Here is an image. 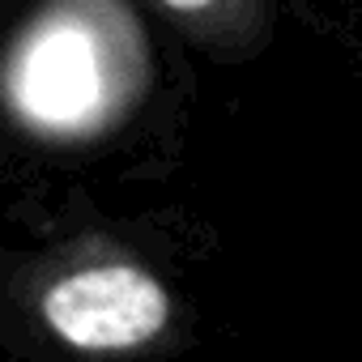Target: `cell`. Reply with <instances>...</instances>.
<instances>
[{
  "mask_svg": "<svg viewBox=\"0 0 362 362\" xmlns=\"http://www.w3.org/2000/svg\"><path fill=\"white\" fill-rule=\"evenodd\" d=\"M43 320L73 349L119 354L153 341L166 328L170 294L136 264H94L47 290Z\"/></svg>",
  "mask_w": 362,
  "mask_h": 362,
  "instance_id": "6da1fadb",
  "label": "cell"
},
{
  "mask_svg": "<svg viewBox=\"0 0 362 362\" xmlns=\"http://www.w3.org/2000/svg\"><path fill=\"white\" fill-rule=\"evenodd\" d=\"M103 98V64L94 39L77 22L43 26L18 64V107L47 128H77Z\"/></svg>",
  "mask_w": 362,
  "mask_h": 362,
  "instance_id": "7a4b0ae2",
  "label": "cell"
},
{
  "mask_svg": "<svg viewBox=\"0 0 362 362\" xmlns=\"http://www.w3.org/2000/svg\"><path fill=\"white\" fill-rule=\"evenodd\" d=\"M166 5H170V9H184V13H192V9H205L209 0H166Z\"/></svg>",
  "mask_w": 362,
  "mask_h": 362,
  "instance_id": "3957f363",
  "label": "cell"
}]
</instances>
